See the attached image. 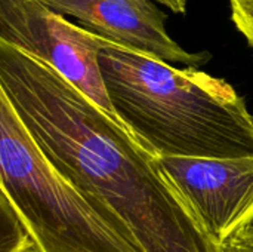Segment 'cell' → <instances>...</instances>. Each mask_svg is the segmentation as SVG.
Listing matches in <instances>:
<instances>
[{
	"instance_id": "1",
	"label": "cell",
	"mask_w": 253,
	"mask_h": 252,
	"mask_svg": "<svg viewBox=\"0 0 253 252\" xmlns=\"http://www.w3.org/2000/svg\"><path fill=\"white\" fill-rule=\"evenodd\" d=\"M3 88L58 175L136 251L221 252L159 159L56 71L25 58Z\"/></svg>"
},
{
	"instance_id": "2",
	"label": "cell",
	"mask_w": 253,
	"mask_h": 252,
	"mask_svg": "<svg viewBox=\"0 0 253 252\" xmlns=\"http://www.w3.org/2000/svg\"><path fill=\"white\" fill-rule=\"evenodd\" d=\"M99 68L122 126L156 157L253 156V116L224 79L99 37Z\"/></svg>"
},
{
	"instance_id": "3",
	"label": "cell",
	"mask_w": 253,
	"mask_h": 252,
	"mask_svg": "<svg viewBox=\"0 0 253 252\" xmlns=\"http://www.w3.org/2000/svg\"><path fill=\"white\" fill-rule=\"evenodd\" d=\"M0 192L36 252H138L58 175L1 83Z\"/></svg>"
},
{
	"instance_id": "4",
	"label": "cell",
	"mask_w": 253,
	"mask_h": 252,
	"mask_svg": "<svg viewBox=\"0 0 253 252\" xmlns=\"http://www.w3.org/2000/svg\"><path fill=\"white\" fill-rule=\"evenodd\" d=\"M0 37L50 67L120 123L104 86L98 36L42 0H0Z\"/></svg>"
},
{
	"instance_id": "5",
	"label": "cell",
	"mask_w": 253,
	"mask_h": 252,
	"mask_svg": "<svg viewBox=\"0 0 253 252\" xmlns=\"http://www.w3.org/2000/svg\"><path fill=\"white\" fill-rule=\"evenodd\" d=\"M157 159L218 247L253 224V156Z\"/></svg>"
},
{
	"instance_id": "6",
	"label": "cell",
	"mask_w": 253,
	"mask_h": 252,
	"mask_svg": "<svg viewBox=\"0 0 253 252\" xmlns=\"http://www.w3.org/2000/svg\"><path fill=\"white\" fill-rule=\"evenodd\" d=\"M83 30L168 64L199 68L208 52H188L166 30V13L153 0H42Z\"/></svg>"
},
{
	"instance_id": "7",
	"label": "cell",
	"mask_w": 253,
	"mask_h": 252,
	"mask_svg": "<svg viewBox=\"0 0 253 252\" xmlns=\"http://www.w3.org/2000/svg\"><path fill=\"white\" fill-rule=\"evenodd\" d=\"M0 252H36L34 242L0 192Z\"/></svg>"
},
{
	"instance_id": "8",
	"label": "cell",
	"mask_w": 253,
	"mask_h": 252,
	"mask_svg": "<svg viewBox=\"0 0 253 252\" xmlns=\"http://www.w3.org/2000/svg\"><path fill=\"white\" fill-rule=\"evenodd\" d=\"M231 18L253 49V0H230Z\"/></svg>"
},
{
	"instance_id": "9",
	"label": "cell",
	"mask_w": 253,
	"mask_h": 252,
	"mask_svg": "<svg viewBox=\"0 0 253 252\" xmlns=\"http://www.w3.org/2000/svg\"><path fill=\"white\" fill-rule=\"evenodd\" d=\"M221 252H253V224L246 226L219 245Z\"/></svg>"
},
{
	"instance_id": "10",
	"label": "cell",
	"mask_w": 253,
	"mask_h": 252,
	"mask_svg": "<svg viewBox=\"0 0 253 252\" xmlns=\"http://www.w3.org/2000/svg\"><path fill=\"white\" fill-rule=\"evenodd\" d=\"M165 7H169L175 13H185L187 12V0H153Z\"/></svg>"
}]
</instances>
